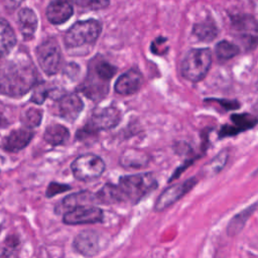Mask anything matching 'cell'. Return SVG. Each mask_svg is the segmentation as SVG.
<instances>
[{
  "mask_svg": "<svg viewBox=\"0 0 258 258\" xmlns=\"http://www.w3.org/2000/svg\"><path fill=\"white\" fill-rule=\"evenodd\" d=\"M257 206H258V203H255V204L251 205L250 207L244 209L242 212L237 214L235 217H233V219L230 221L228 228H227L228 235H230V236L237 235L242 230V228L244 227L245 223L250 218V216L255 212Z\"/></svg>",
  "mask_w": 258,
  "mask_h": 258,
  "instance_id": "cb8c5ba5",
  "label": "cell"
},
{
  "mask_svg": "<svg viewBox=\"0 0 258 258\" xmlns=\"http://www.w3.org/2000/svg\"><path fill=\"white\" fill-rule=\"evenodd\" d=\"M120 121V112L115 107L97 108L95 109L85 127L78 132V138H83L86 135L97 133L100 130H107L115 127Z\"/></svg>",
  "mask_w": 258,
  "mask_h": 258,
  "instance_id": "8992f818",
  "label": "cell"
},
{
  "mask_svg": "<svg viewBox=\"0 0 258 258\" xmlns=\"http://www.w3.org/2000/svg\"><path fill=\"white\" fill-rule=\"evenodd\" d=\"M74 9L68 0H53L46 8V18L52 24H60L69 20Z\"/></svg>",
  "mask_w": 258,
  "mask_h": 258,
  "instance_id": "e0dca14e",
  "label": "cell"
},
{
  "mask_svg": "<svg viewBox=\"0 0 258 258\" xmlns=\"http://www.w3.org/2000/svg\"><path fill=\"white\" fill-rule=\"evenodd\" d=\"M232 28L248 49H252L258 44V22L251 15L234 16L232 18Z\"/></svg>",
  "mask_w": 258,
  "mask_h": 258,
  "instance_id": "30bf717a",
  "label": "cell"
},
{
  "mask_svg": "<svg viewBox=\"0 0 258 258\" xmlns=\"http://www.w3.org/2000/svg\"><path fill=\"white\" fill-rule=\"evenodd\" d=\"M215 51H216L217 57L220 60H228L236 56L239 53L240 48L237 44L232 43L228 40H221L217 43L215 47Z\"/></svg>",
  "mask_w": 258,
  "mask_h": 258,
  "instance_id": "484cf974",
  "label": "cell"
},
{
  "mask_svg": "<svg viewBox=\"0 0 258 258\" xmlns=\"http://www.w3.org/2000/svg\"><path fill=\"white\" fill-rule=\"evenodd\" d=\"M197 182L198 180L196 177H190L181 183L168 186L157 198L154 205V210L161 212L172 206L183 196H185L196 185Z\"/></svg>",
  "mask_w": 258,
  "mask_h": 258,
  "instance_id": "7c38bea8",
  "label": "cell"
},
{
  "mask_svg": "<svg viewBox=\"0 0 258 258\" xmlns=\"http://www.w3.org/2000/svg\"><path fill=\"white\" fill-rule=\"evenodd\" d=\"M227 159H228V152L227 151L220 152L214 159L211 160L210 163L206 165V167L204 168L205 173H207L208 175L218 173L226 164Z\"/></svg>",
  "mask_w": 258,
  "mask_h": 258,
  "instance_id": "4316f807",
  "label": "cell"
},
{
  "mask_svg": "<svg viewBox=\"0 0 258 258\" xmlns=\"http://www.w3.org/2000/svg\"><path fill=\"white\" fill-rule=\"evenodd\" d=\"M23 0H6V3L8 5H10L12 8H15L17 7Z\"/></svg>",
  "mask_w": 258,
  "mask_h": 258,
  "instance_id": "836d02e7",
  "label": "cell"
},
{
  "mask_svg": "<svg viewBox=\"0 0 258 258\" xmlns=\"http://www.w3.org/2000/svg\"><path fill=\"white\" fill-rule=\"evenodd\" d=\"M192 33L202 41H212L218 35V28L213 22L205 21L195 24Z\"/></svg>",
  "mask_w": 258,
  "mask_h": 258,
  "instance_id": "d4e9b609",
  "label": "cell"
},
{
  "mask_svg": "<svg viewBox=\"0 0 258 258\" xmlns=\"http://www.w3.org/2000/svg\"><path fill=\"white\" fill-rule=\"evenodd\" d=\"M117 69L106 60H93L86 81L82 85L83 93L90 99H103L109 91V83Z\"/></svg>",
  "mask_w": 258,
  "mask_h": 258,
  "instance_id": "7a4b0ae2",
  "label": "cell"
},
{
  "mask_svg": "<svg viewBox=\"0 0 258 258\" xmlns=\"http://www.w3.org/2000/svg\"><path fill=\"white\" fill-rule=\"evenodd\" d=\"M46 95H47V93L43 88L37 89V90H35L31 100H32V102H34L36 104H41L44 101V99L46 98Z\"/></svg>",
  "mask_w": 258,
  "mask_h": 258,
  "instance_id": "1f68e13d",
  "label": "cell"
},
{
  "mask_svg": "<svg viewBox=\"0 0 258 258\" xmlns=\"http://www.w3.org/2000/svg\"><path fill=\"white\" fill-rule=\"evenodd\" d=\"M84 104L81 98L76 94H68L62 96L56 105L58 115L70 122L75 121L82 112Z\"/></svg>",
  "mask_w": 258,
  "mask_h": 258,
  "instance_id": "5bb4252c",
  "label": "cell"
},
{
  "mask_svg": "<svg viewBox=\"0 0 258 258\" xmlns=\"http://www.w3.org/2000/svg\"><path fill=\"white\" fill-rule=\"evenodd\" d=\"M96 204L112 205L126 202L125 196L118 184L106 183L97 192H95Z\"/></svg>",
  "mask_w": 258,
  "mask_h": 258,
  "instance_id": "d6986e66",
  "label": "cell"
},
{
  "mask_svg": "<svg viewBox=\"0 0 258 258\" xmlns=\"http://www.w3.org/2000/svg\"><path fill=\"white\" fill-rule=\"evenodd\" d=\"M71 4L74 3L78 5L79 7H82L84 9H91V10H99L106 8L110 0H68Z\"/></svg>",
  "mask_w": 258,
  "mask_h": 258,
  "instance_id": "f1b7e54d",
  "label": "cell"
},
{
  "mask_svg": "<svg viewBox=\"0 0 258 258\" xmlns=\"http://www.w3.org/2000/svg\"><path fill=\"white\" fill-rule=\"evenodd\" d=\"M41 118H42L41 110L36 108H29L24 112L21 120L25 127L32 128L39 125V123L41 122Z\"/></svg>",
  "mask_w": 258,
  "mask_h": 258,
  "instance_id": "83f0119b",
  "label": "cell"
},
{
  "mask_svg": "<svg viewBox=\"0 0 258 258\" xmlns=\"http://www.w3.org/2000/svg\"><path fill=\"white\" fill-rule=\"evenodd\" d=\"M105 243L106 242L100 232L89 229L81 231L74 238L73 248L80 255L91 258L102 251Z\"/></svg>",
  "mask_w": 258,
  "mask_h": 258,
  "instance_id": "9c48e42d",
  "label": "cell"
},
{
  "mask_svg": "<svg viewBox=\"0 0 258 258\" xmlns=\"http://www.w3.org/2000/svg\"><path fill=\"white\" fill-rule=\"evenodd\" d=\"M105 162L98 155L88 153L77 157L71 164L74 176L82 181L96 179L105 170Z\"/></svg>",
  "mask_w": 258,
  "mask_h": 258,
  "instance_id": "52a82bcc",
  "label": "cell"
},
{
  "mask_svg": "<svg viewBox=\"0 0 258 258\" xmlns=\"http://www.w3.org/2000/svg\"><path fill=\"white\" fill-rule=\"evenodd\" d=\"M233 125L223 126L220 131L221 137H228L236 135L239 132L248 130L254 127L257 123V118L249 114H235L231 117Z\"/></svg>",
  "mask_w": 258,
  "mask_h": 258,
  "instance_id": "ac0fdd59",
  "label": "cell"
},
{
  "mask_svg": "<svg viewBox=\"0 0 258 258\" xmlns=\"http://www.w3.org/2000/svg\"><path fill=\"white\" fill-rule=\"evenodd\" d=\"M33 137L30 128L23 127L11 131L2 141V147L8 152H18L25 148Z\"/></svg>",
  "mask_w": 258,
  "mask_h": 258,
  "instance_id": "9a60e30c",
  "label": "cell"
},
{
  "mask_svg": "<svg viewBox=\"0 0 258 258\" xmlns=\"http://www.w3.org/2000/svg\"><path fill=\"white\" fill-rule=\"evenodd\" d=\"M101 23L95 19L75 23L66 33L63 41L67 47H79L93 44L101 33Z\"/></svg>",
  "mask_w": 258,
  "mask_h": 258,
  "instance_id": "5b68a950",
  "label": "cell"
},
{
  "mask_svg": "<svg viewBox=\"0 0 258 258\" xmlns=\"http://www.w3.org/2000/svg\"><path fill=\"white\" fill-rule=\"evenodd\" d=\"M13 237L7 238L5 245L0 246V258H17L16 247L18 245V241H13Z\"/></svg>",
  "mask_w": 258,
  "mask_h": 258,
  "instance_id": "f546056e",
  "label": "cell"
},
{
  "mask_svg": "<svg viewBox=\"0 0 258 258\" xmlns=\"http://www.w3.org/2000/svg\"><path fill=\"white\" fill-rule=\"evenodd\" d=\"M18 24L23 38L25 40L31 39L37 26V17L33 10L29 8L20 9L18 12Z\"/></svg>",
  "mask_w": 258,
  "mask_h": 258,
  "instance_id": "ffe728a7",
  "label": "cell"
},
{
  "mask_svg": "<svg viewBox=\"0 0 258 258\" xmlns=\"http://www.w3.org/2000/svg\"><path fill=\"white\" fill-rule=\"evenodd\" d=\"M35 51L37 62L46 75H54L59 71L61 51L55 38H46L36 47Z\"/></svg>",
  "mask_w": 258,
  "mask_h": 258,
  "instance_id": "ba28073f",
  "label": "cell"
},
{
  "mask_svg": "<svg viewBox=\"0 0 258 258\" xmlns=\"http://www.w3.org/2000/svg\"><path fill=\"white\" fill-rule=\"evenodd\" d=\"M72 186L70 184H66V183H58L55 181L50 182L47 185V188L45 190V197L46 198H52L58 194L68 191L69 189H71Z\"/></svg>",
  "mask_w": 258,
  "mask_h": 258,
  "instance_id": "4dcf8cb0",
  "label": "cell"
},
{
  "mask_svg": "<svg viewBox=\"0 0 258 258\" xmlns=\"http://www.w3.org/2000/svg\"><path fill=\"white\" fill-rule=\"evenodd\" d=\"M221 105H223L227 110H232V109H237L239 107V103L236 101H231V100H217Z\"/></svg>",
  "mask_w": 258,
  "mask_h": 258,
  "instance_id": "d6a6232c",
  "label": "cell"
},
{
  "mask_svg": "<svg viewBox=\"0 0 258 258\" xmlns=\"http://www.w3.org/2000/svg\"><path fill=\"white\" fill-rule=\"evenodd\" d=\"M118 185L122 189L126 202L135 205L155 190L158 182L153 173L143 172L121 176Z\"/></svg>",
  "mask_w": 258,
  "mask_h": 258,
  "instance_id": "3957f363",
  "label": "cell"
},
{
  "mask_svg": "<svg viewBox=\"0 0 258 258\" xmlns=\"http://www.w3.org/2000/svg\"><path fill=\"white\" fill-rule=\"evenodd\" d=\"M36 76L29 56L18 52L0 63V92L12 98L22 97L36 84Z\"/></svg>",
  "mask_w": 258,
  "mask_h": 258,
  "instance_id": "6da1fadb",
  "label": "cell"
},
{
  "mask_svg": "<svg viewBox=\"0 0 258 258\" xmlns=\"http://www.w3.org/2000/svg\"><path fill=\"white\" fill-rule=\"evenodd\" d=\"M16 43V36L9 23L0 18V60L4 58Z\"/></svg>",
  "mask_w": 258,
  "mask_h": 258,
  "instance_id": "44dd1931",
  "label": "cell"
},
{
  "mask_svg": "<svg viewBox=\"0 0 258 258\" xmlns=\"http://www.w3.org/2000/svg\"><path fill=\"white\" fill-rule=\"evenodd\" d=\"M104 218L103 211L93 205L80 206L62 215V222L66 225H88L101 223Z\"/></svg>",
  "mask_w": 258,
  "mask_h": 258,
  "instance_id": "8fae6325",
  "label": "cell"
},
{
  "mask_svg": "<svg viewBox=\"0 0 258 258\" xmlns=\"http://www.w3.org/2000/svg\"><path fill=\"white\" fill-rule=\"evenodd\" d=\"M212 64V52L209 48H192L181 62V74L189 82L202 81Z\"/></svg>",
  "mask_w": 258,
  "mask_h": 258,
  "instance_id": "277c9868",
  "label": "cell"
},
{
  "mask_svg": "<svg viewBox=\"0 0 258 258\" xmlns=\"http://www.w3.org/2000/svg\"><path fill=\"white\" fill-rule=\"evenodd\" d=\"M148 156L137 149H127L120 156V164L125 168H141L147 165Z\"/></svg>",
  "mask_w": 258,
  "mask_h": 258,
  "instance_id": "7402d4cb",
  "label": "cell"
},
{
  "mask_svg": "<svg viewBox=\"0 0 258 258\" xmlns=\"http://www.w3.org/2000/svg\"><path fill=\"white\" fill-rule=\"evenodd\" d=\"M142 84V75L136 69H131L121 75L115 84V91L120 95L136 93Z\"/></svg>",
  "mask_w": 258,
  "mask_h": 258,
  "instance_id": "2e32d148",
  "label": "cell"
},
{
  "mask_svg": "<svg viewBox=\"0 0 258 258\" xmlns=\"http://www.w3.org/2000/svg\"><path fill=\"white\" fill-rule=\"evenodd\" d=\"M93 204H96L95 194L88 190H82L68 195L60 200L54 206V213L57 215H63L80 206H89Z\"/></svg>",
  "mask_w": 258,
  "mask_h": 258,
  "instance_id": "4fadbf2b",
  "label": "cell"
},
{
  "mask_svg": "<svg viewBox=\"0 0 258 258\" xmlns=\"http://www.w3.org/2000/svg\"><path fill=\"white\" fill-rule=\"evenodd\" d=\"M69 137H70L69 130L64 126L59 124H53V125L47 126L43 134L44 140L52 146H57L66 143Z\"/></svg>",
  "mask_w": 258,
  "mask_h": 258,
  "instance_id": "603a6c76",
  "label": "cell"
}]
</instances>
